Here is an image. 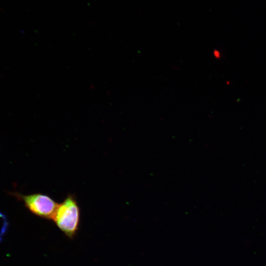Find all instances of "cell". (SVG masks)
I'll return each mask as SVG.
<instances>
[{"label":"cell","mask_w":266,"mask_h":266,"mask_svg":"<svg viewBox=\"0 0 266 266\" xmlns=\"http://www.w3.org/2000/svg\"><path fill=\"white\" fill-rule=\"evenodd\" d=\"M15 196L33 214L44 219H53L59 203L49 196L41 193L23 195L17 193Z\"/></svg>","instance_id":"cell-2"},{"label":"cell","mask_w":266,"mask_h":266,"mask_svg":"<svg viewBox=\"0 0 266 266\" xmlns=\"http://www.w3.org/2000/svg\"><path fill=\"white\" fill-rule=\"evenodd\" d=\"M53 220L68 237L75 234L79 224L80 208L73 195H68L59 204Z\"/></svg>","instance_id":"cell-1"},{"label":"cell","mask_w":266,"mask_h":266,"mask_svg":"<svg viewBox=\"0 0 266 266\" xmlns=\"http://www.w3.org/2000/svg\"><path fill=\"white\" fill-rule=\"evenodd\" d=\"M213 54H214V56H215V57L216 58H219L220 57V53L218 51H216V50L214 51Z\"/></svg>","instance_id":"cell-3"}]
</instances>
